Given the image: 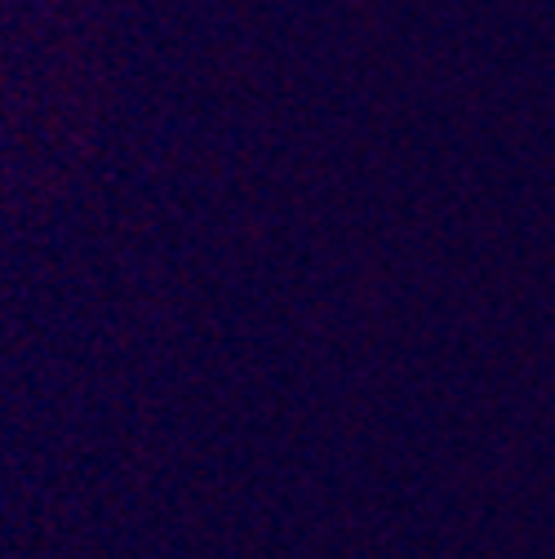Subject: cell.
Returning a JSON list of instances; mask_svg holds the SVG:
<instances>
[{
  "instance_id": "obj_1",
  "label": "cell",
  "mask_w": 555,
  "mask_h": 559,
  "mask_svg": "<svg viewBox=\"0 0 555 559\" xmlns=\"http://www.w3.org/2000/svg\"><path fill=\"white\" fill-rule=\"evenodd\" d=\"M107 76L76 0H0V214H32L90 169Z\"/></svg>"
}]
</instances>
